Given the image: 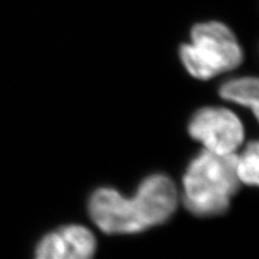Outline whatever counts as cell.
<instances>
[{"label":"cell","mask_w":259,"mask_h":259,"mask_svg":"<svg viewBox=\"0 0 259 259\" xmlns=\"http://www.w3.org/2000/svg\"><path fill=\"white\" fill-rule=\"evenodd\" d=\"M236 170L241 184L259 187V141H252L236 155Z\"/></svg>","instance_id":"8"},{"label":"cell","mask_w":259,"mask_h":259,"mask_svg":"<svg viewBox=\"0 0 259 259\" xmlns=\"http://www.w3.org/2000/svg\"><path fill=\"white\" fill-rule=\"evenodd\" d=\"M96 239L90 229L79 225L60 227L38 241L34 259H93Z\"/></svg>","instance_id":"6"},{"label":"cell","mask_w":259,"mask_h":259,"mask_svg":"<svg viewBox=\"0 0 259 259\" xmlns=\"http://www.w3.org/2000/svg\"><path fill=\"white\" fill-rule=\"evenodd\" d=\"M220 95L227 101L251 109L259 122V77H240L223 83Z\"/></svg>","instance_id":"7"},{"label":"cell","mask_w":259,"mask_h":259,"mask_svg":"<svg viewBox=\"0 0 259 259\" xmlns=\"http://www.w3.org/2000/svg\"><path fill=\"white\" fill-rule=\"evenodd\" d=\"M131 198L144 231L168 221L178 206L176 184L169 177L160 173L145 178Z\"/></svg>","instance_id":"5"},{"label":"cell","mask_w":259,"mask_h":259,"mask_svg":"<svg viewBox=\"0 0 259 259\" xmlns=\"http://www.w3.org/2000/svg\"><path fill=\"white\" fill-rule=\"evenodd\" d=\"M189 134L205 150L215 154H235L244 143L245 128L239 116L225 107H204L193 114Z\"/></svg>","instance_id":"3"},{"label":"cell","mask_w":259,"mask_h":259,"mask_svg":"<svg viewBox=\"0 0 259 259\" xmlns=\"http://www.w3.org/2000/svg\"><path fill=\"white\" fill-rule=\"evenodd\" d=\"M241 183L236 170V154L199 153L183 178V199L186 209L199 218L226 212Z\"/></svg>","instance_id":"1"},{"label":"cell","mask_w":259,"mask_h":259,"mask_svg":"<svg viewBox=\"0 0 259 259\" xmlns=\"http://www.w3.org/2000/svg\"><path fill=\"white\" fill-rule=\"evenodd\" d=\"M180 58L191 76L205 80L236 69L244 54L231 29L221 22L210 21L194 25L191 42L180 48Z\"/></svg>","instance_id":"2"},{"label":"cell","mask_w":259,"mask_h":259,"mask_svg":"<svg viewBox=\"0 0 259 259\" xmlns=\"http://www.w3.org/2000/svg\"><path fill=\"white\" fill-rule=\"evenodd\" d=\"M94 223L107 234H135L143 232L132 198L111 187H102L92 194L88 204Z\"/></svg>","instance_id":"4"}]
</instances>
